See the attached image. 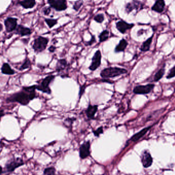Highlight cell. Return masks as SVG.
<instances>
[{"instance_id": "cell-1", "label": "cell", "mask_w": 175, "mask_h": 175, "mask_svg": "<svg viewBox=\"0 0 175 175\" xmlns=\"http://www.w3.org/2000/svg\"><path fill=\"white\" fill-rule=\"evenodd\" d=\"M36 85L23 87L22 91L16 92L6 99L7 102H17L21 105H28L31 101L36 97Z\"/></svg>"}, {"instance_id": "cell-2", "label": "cell", "mask_w": 175, "mask_h": 175, "mask_svg": "<svg viewBox=\"0 0 175 175\" xmlns=\"http://www.w3.org/2000/svg\"><path fill=\"white\" fill-rule=\"evenodd\" d=\"M127 72L126 69L117 67H108L101 70L100 76L104 79H109L123 75L127 73Z\"/></svg>"}, {"instance_id": "cell-3", "label": "cell", "mask_w": 175, "mask_h": 175, "mask_svg": "<svg viewBox=\"0 0 175 175\" xmlns=\"http://www.w3.org/2000/svg\"><path fill=\"white\" fill-rule=\"evenodd\" d=\"M24 164L25 163L21 158H16L14 159H10L5 164V172H13L16 169L23 166Z\"/></svg>"}, {"instance_id": "cell-4", "label": "cell", "mask_w": 175, "mask_h": 175, "mask_svg": "<svg viewBox=\"0 0 175 175\" xmlns=\"http://www.w3.org/2000/svg\"><path fill=\"white\" fill-rule=\"evenodd\" d=\"M54 78H55V76L54 75H51L44 78L40 84L36 85V89L44 93L50 94L51 93V91L49 88V85L53 80Z\"/></svg>"}, {"instance_id": "cell-5", "label": "cell", "mask_w": 175, "mask_h": 175, "mask_svg": "<svg viewBox=\"0 0 175 175\" xmlns=\"http://www.w3.org/2000/svg\"><path fill=\"white\" fill-rule=\"evenodd\" d=\"M49 42V39L43 37H38L34 41L33 50L36 53H41L46 49Z\"/></svg>"}, {"instance_id": "cell-6", "label": "cell", "mask_w": 175, "mask_h": 175, "mask_svg": "<svg viewBox=\"0 0 175 175\" xmlns=\"http://www.w3.org/2000/svg\"><path fill=\"white\" fill-rule=\"evenodd\" d=\"M144 5L142 2L138 0H132L125 5V12L127 14H129L133 10H136L137 13L141 10L143 9Z\"/></svg>"}, {"instance_id": "cell-7", "label": "cell", "mask_w": 175, "mask_h": 175, "mask_svg": "<svg viewBox=\"0 0 175 175\" xmlns=\"http://www.w3.org/2000/svg\"><path fill=\"white\" fill-rule=\"evenodd\" d=\"M51 8L57 11H64L68 7L67 0H48Z\"/></svg>"}, {"instance_id": "cell-8", "label": "cell", "mask_w": 175, "mask_h": 175, "mask_svg": "<svg viewBox=\"0 0 175 175\" xmlns=\"http://www.w3.org/2000/svg\"><path fill=\"white\" fill-rule=\"evenodd\" d=\"M101 51L100 50H97L92 58V63L89 68V69L91 71L96 70L101 65Z\"/></svg>"}, {"instance_id": "cell-9", "label": "cell", "mask_w": 175, "mask_h": 175, "mask_svg": "<svg viewBox=\"0 0 175 175\" xmlns=\"http://www.w3.org/2000/svg\"><path fill=\"white\" fill-rule=\"evenodd\" d=\"M90 141L84 142L79 148V156L81 159H85L90 155Z\"/></svg>"}, {"instance_id": "cell-10", "label": "cell", "mask_w": 175, "mask_h": 175, "mask_svg": "<svg viewBox=\"0 0 175 175\" xmlns=\"http://www.w3.org/2000/svg\"><path fill=\"white\" fill-rule=\"evenodd\" d=\"M154 88V84H148L146 85H138L136 86L133 90V92L138 95H144L148 94Z\"/></svg>"}, {"instance_id": "cell-11", "label": "cell", "mask_w": 175, "mask_h": 175, "mask_svg": "<svg viewBox=\"0 0 175 175\" xmlns=\"http://www.w3.org/2000/svg\"><path fill=\"white\" fill-rule=\"evenodd\" d=\"M134 26L135 24H129L123 20H120L116 23V28L122 34H126L127 30L132 28Z\"/></svg>"}, {"instance_id": "cell-12", "label": "cell", "mask_w": 175, "mask_h": 175, "mask_svg": "<svg viewBox=\"0 0 175 175\" xmlns=\"http://www.w3.org/2000/svg\"><path fill=\"white\" fill-rule=\"evenodd\" d=\"M141 160L144 167L148 168L151 166L153 163V159L151 155L147 151H144L142 153L141 157Z\"/></svg>"}, {"instance_id": "cell-13", "label": "cell", "mask_w": 175, "mask_h": 175, "mask_svg": "<svg viewBox=\"0 0 175 175\" xmlns=\"http://www.w3.org/2000/svg\"><path fill=\"white\" fill-rule=\"evenodd\" d=\"M17 25V19L15 18H9L5 21V25L7 32H11L16 28Z\"/></svg>"}, {"instance_id": "cell-14", "label": "cell", "mask_w": 175, "mask_h": 175, "mask_svg": "<svg viewBox=\"0 0 175 175\" xmlns=\"http://www.w3.org/2000/svg\"><path fill=\"white\" fill-rule=\"evenodd\" d=\"M165 6L166 3L164 0H157L151 7V9L157 13H162L164 10Z\"/></svg>"}, {"instance_id": "cell-15", "label": "cell", "mask_w": 175, "mask_h": 175, "mask_svg": "<svg viewBox=\"0 0 175 175\" xmlns=\"http://www.w3.org/2000/svg\"><path fill=\"white\" fill-rule=\"evenodd\" d=\"M98 110V105H89L86 110V114L87 117L89 119H92L94 118L96 112Z\"/></svg>"}, {"instance_id": "cell-16", "label": "cell", "mask_w": 175, "mask_h": 175, "mask_svg": "<svg viewBox=\"0 0 175 175\" xmlns=\"http://www.w3.org/2000/svg\"><path fill=\"white\" fill-rule=\"evenodd\" d=\"M151 127V126L145 127L144 129L141 130L140 132L133 136L132 137H131V139H130V140H131V141L135 142L137 141L138 140H140L150 130Z\"/></svg>"}, {"instance_id": "cell-17", "label": "cell", "mask_w": 175, "mask_h": 175, "mask_svg": "<svg viewBox=\"0 0 175 175\" xmlns=\"http://www.w3.org/2000/svg\"><path fill=\"white\" fill-rule=\"evenodd\" d=\"M128 45V42L125 39L120 40L118 44L117 45L115 48V53H119L125 51Z\"/></svg>"}, {"instance_id": "cell-18", "label": "cell", "mask_w": 175, "mask_h": 175, "mask_svg": "<svg viewBox=\"0 0 175 175\" xmlns=\"http://www.w3.org/2000/svg\"><path fill=\"white\" fill-rule=\"evenodd\" d=\"M154 35H151V37L148 39L147 40H145L144 43H142V45L141 46L140 50L143 52H146L150 50V47H151V44L152 41H153Z\"/></svg>"}, {"instance_id": "cell-19", "label": "cell", "mask_w": 175, "mask_h": 175, "mask_svg": "<svg viewBox=\"0 0 175 175\" xmlns=\"http://www.w3.org/2000/svg\"><path fill=\"white\" fill-rule=\"evenodd\" d=\"M67 67V62L65 59H60L57 61L56 66V70L58 73L62 72Z\"/></svg>"}, {"instance_id": "cell-20", "label": "cell", "mask_w": 175, "mask_h": 175, "mask_svg": "<svg viewBox=\"0 0 175 175\" xmlns=\"http://www.w3.org/2000/svg\"><path fill=\"white\" fill-rule=\"evenodd\" d=\"M1 71L2 73L5 75H13L15 73L14 70L12 69L9 65L6 63L3 64L1 68Z\"/></svg>"}, {"instance_id": "cell-21", "label": "cell", "mask_w": 175, "mask_h": 175, "mask_svg": "<svg viewBox=\"0 0 175 175\" xmlns=\"http://www.w3.org/2000/svg\"><path fill=\"white\" fill-rule=\"evenodd\" d=\"M35 3V0H23L22 1L20 2L21 6L26 9L33 8Z\"/></svg>"}, {"instance_id": "cell-22", "label": "cell", "mask_w": 175, "mask_h": 175, "mask_svg": "<svg viewBox=\"0 0 175 175\" xmlns=\"http://www.w3.org/2000/svg\"><path fill=\"white\" fill-rule=\"evenodd\" d=\"M16 32L17 34H20L21 35H28L31 33L30 29L21 25L17 27Z\"/></svg>"}, {"instance_id": "cell-23", "label": "cell", "mask_w": 175, "mask_h": 175, "mask_svg": "<svg viewBox=\"0 0 175 175\" xmlns=\"http://www.w3.org/2000/svg\"><path fill=\"white\" fill-rule=\"evenodd\" d=\"M99 41L100 43L105 42L109 39V32L107 30H104L101 32L99 35Z\"/></svg>"}, {"instance_id": "cell-24", "label": "cell", "mask_w": 175, "mask_h": 175, "mask_svg": "<svg viewBox=\"0 0 175 175\" xmlns=\"http://www.w3.org/2000/svg\"><path fill=\"white\" fill-rule=\"evenodd\" d=\"M164 73H165V69L164 67H163L159 70H158V72L155 75L154 81L157 82L161 79V78H162L163 76L164 75Z\"/></svg>"}, {"instance_id": "cell-25", "label": "cell", "mask_w": 175, "mask_h": 175, "mask_svg": "<svg viewBox=\"0 0 175 175\" xmlns=\"http://www.w3.org/2000/svg\"><path fill=\"white\" fill-rule=\"evenodd\" d=\"M84 4L83 0H77L75 3H74L73 8V9L75 10L76 11H78L79 10V9Z\"/></svg>"}, {"instance_id": "cell-26", "label": "cell", "mask_w": 175, "mask_h": 175, "mask_svg": "<svg viewBox=\"0 0 175 175\" xmlns=\"http://www.w3.org/2000/svg\"><path fill=\"white\" fill-rule=\"evenodd\" d=\"M45 22L49 26L50 28H51L54 27L56 24H57V20L51 19H46Z\"/></svg>"}, {"instance_id": "cell-27", "label": "cell", "mask_w": 175, "mask_h": 175, "mask_svg": "<svg viewBox=\"0 0 175 175\" xmlns=\"http://www.w3.org/2000/svg\"><path fill=\"white\" fill-rule=\"evenodd\" d=\"M55 173V169L54 167H50L46 168L44 171V175H54Z\"/></svg>"}, {"instance_id": "cell-28", "label": "cell", "mask_w": 175, "mask_h": 175, "mask_svg": "<svg viewBox=\"0 0 175 175\" xmlns=\"http://www.w3.org/2000/svg\"><path fill=\"white\" fill-rule=\"evenodd\" d=\"M94 20L95 21H96V22L101 23L103 22V21H104V16L103 14H97L94 18Z\"/></svg>"}, {"instance_id": "cell-29", "label": "cell", "mask_w": 175, "mask_h": 175, "mask_svg": "<svg viewBox=\"0 0 175 175\" xmlns=\"http://www.w3.org/2000/svg\"><path fill=\"white\" fill-rule=\"evenodd\" d=\"M30 65H31V63H30V60L29 59H26L24 63L21 66L20 70H23L26 69H28L29 67H30Z\"/></svg>"}, {"instance_id": "cell-30", "label": "cell", "mask_w": 175, "mask_h": 175, "mask_svg": "<svg viewBox=\"0 0 175 175\" xmlns=\"http://www.w3.org/2000/svg\"><path fill=\"white\" fill-rule=\"evenodd\" d=\"M104 132V131H103V126H101V127H99L98 128L95 130V131H93V133H94V135L96 137H99L100 135L101 134H103Z\"/></svg>"}, {"instance_id": "cell-31", "label": "cell", "mask_w": 175, "mask_h": 175, "mask_svg": "<svg viewBox=\"0 0 175 175\" xmlns=\"http://www.w3.org/2000/svg\"><path fill=\"white\" fill-rule=\"evenodd\" d=\"M174 76H175V65L170 70L169 74L166 76V78L167 79H170V78H173Z\"/></svg>"}, {"instance_id": "cell-32", "label": "cell", "mask_w": 175, "mask_h": 175, "mask_svg": "<svg viewBox=\"0 0 175 175\" xmlns=\"http://www.w3.org/2000/svg\"><path fill=\"white\" fill-rule=\"evenodd\" d=\"M86 86L87 85L85 84L82 86H81V88H80V90H79V99H81L82 96V95L84 94V92H85V91L86 90Z\"/></svg>"}, {"instance_id": "cell-33", "label": "cell", "mask_w": 175, "mask_h": 175, "mask_svg": "<svg viewBox=\"0 0 175 175\" xmlns=\"http://www.w3.org/2000/svg\"><path fill=\"white\" fill-rule=\"evenodd\" d=\"M51 7H46L44 9H43V13H44L45 15H46V16H48L50 14V13L51 12Z\"/></svg>"}, {"instance_id": "cell-34", "label": "cell", "mask_w": 175, "mask_h": 175, "mask_svg": "<svg viewBox=\"0 0 175 175\" xmlns=\"http://www.w3.org/2000/svg\"><path fill=\"white\" fill-rule=\"evenodd\" d=\"M96 42V39H95V38L94 36H92V38L91 39L90 41L87 43V45H89V46H91L92 45H93L94 43H95Z\"/></svg>"}, {"instance_id": "cell-35", "label": "cell", "mask_w": 175, "mask_h": 175, "mask_svg": "<svg viewBox=\"0 0 175 175\" xmlns=\"http://www.w3.org/2000/svg\"><path fill=\"white\" fill-rule=\"evenodd\" d=\"M55 50H56V47L54 46H51L48 49L49 51L51 53H53L55 51Z\"/></svg>"}, {"instance_id": "cell-36", "label": "cell", "mask_w": 175, "mask_h": 175, "mask_svg": "<svg viewBox=\"0 0 175 175\" xmlns=\"http://www.w3.org/2000/svg\"><path fill=\"white\" fill-rule=\"evenodd\" d=\"M4 115H5V113H4V110L0 108V118H1L2 117L4 116Z\"/></svg>"}, {"instance_id": "cell-37", "label": "cell", "mask_w": 175, "mask_h": 175, "mask_svg": "<svg viewBox=\"0 0 175 175\" xmlns=\"http://www.w3.org/2000/svg\"><path fill=\"white\" fill-rule=\"evenodd\" d=\"M2 173H3V168H2V166H0V175L2 174Z\"/></svg>"}, {"instance_id": "cell-38", "label": "cell", "mask_w": 175, "mask_h": 175, "mask_svg": "<svg viewBox=\"0 0 175 175\" xmlns=\"http://www.w3.org/2000/svg\"><path fill=\"white\" fill-rule=\"evenodd\" d=\"M2 28H3V27H2V24L0 23V32L2 30Z\"/></svg>"}]
</instances>
